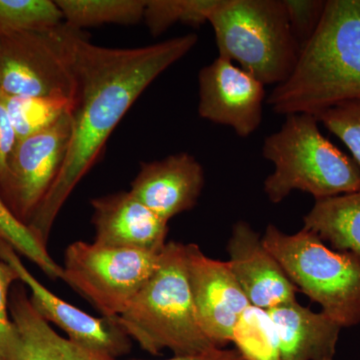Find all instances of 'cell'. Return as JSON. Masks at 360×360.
I'll return each mask as SVG.
<instances>
[{
  "instance_id": "603a6c76",
  "label": "cell",
  "mask_w": 360,
  "mask_h": 360,
  "mask_svg": "<svg viewBox=\"0 0 360 360\" xmlns=\"http://www.w3.org/2000/svg\"><path fill=\"white\" fill-rule=\"evenodd\" d=\"M0 239L37 265L51 279H63V267L54 262L34 232L14 217L0 198Z\"/></svg>"
},
{
  "instance_id": "ba28073f",
  "label": "cell",
  "mask_w": 360,
  "mask_h": 360,
  "mask_svg": "<svg viewBox=\"0 0 360 360\" xmlns=\"http://www.w3.org/2000/svg\"><path fill=\"white\" fill-rule=\"evenodd\" d=\"M160 253L75 241L65 250L63 281L115 319L155 274Z\"/></svg>"
},
{
  "instance_id": "277c9868",
  "label": "cell",
  "mask_w": 360,
  "mask_h": 360,
  "mask_svg": "<svg viewBox=\"0 0 360 360\" xmlns=\"http://www.w3.org/2000/svg\"><path fill=\"white\" fill-rule=\"evenodd\" d=\"M278 131L264 139L262 155L274 170L264 191L279 203L293 191L315 200L355 193L360 189V167L321 134L319 120L307 113L285 115Z\"/></svg>"
},
{
  "instance_id": "83f0119b",
  "label": "cell",
  "mask_w": 360,
  "mask_h": 360,
  "mask_svg": "<svg viewBox=\"0 0 360 360\" xmlns=\"http://www.w3.org/2000/svg\"><path fill=\"white\" fill-rule=\"evenodd\" d=\"M18 141L13 123L7 112L4 94L0 89V191L6 181L9 160Z\"/></svg>"
},
{
  "instance_id": "484cf974",
  "label": "cell",
  "mask_w": 360,
  "mask_h": 360,
  "mask_svg": "<svg viewBox=\"0 0 360 360\" xmlns=\"http://www.w3.org/2000/svg\"><path fill=\"white\" fill-rule=\"evenodd\" d=\"M18 281L15 271L0 259V355L4 360H20L21 342L9 314V293Z\"/></svg>"
},
{
  "instance_id": "44dd1931",
  "label": "cell",
  "mask_w": 360,
  "mask_h": 360,
  "mask_svg": "<svg viewBox=\"0 0 360 360\" xmlns=\"http://www.w3.org/2000/svg\"><path fill=\"white\" fill-rule=\"evenodd\" d=\"M236 349L246 360H281L278 335L267 310L250 305L232 333Z\"/></svg>"
},
{
  "instance_id": "cb8c5ba5",
  "label": "cell",
  "mask_w": 360,
  "mask_h": 360,
  "mask_svg": "<svg viewBox=\"0 0 360 360\" xmlns=\"http://www.w3.org/2000/svg\"><path fill=\"white\" fill-rule=\"evenodd\" d=\"M219 0H146L143 21L151 34L160 35L177 22L200 26Z\"/></svg>"
},
{
  "instance_id": "52a82bcc",
  "label": "cell",
  "mask_w": 360,
  "mask_h": 360,
  "mask_svg": "<svg viewBox=\"0 0 360 360\" xmlns=\"http://www.w3.org/2000/svg\"><path fill=\"white\" fill-rule=\"evenodd\" d=\"M85 33L66 25L0 35V89L8 96H52L75 103V56Z\"/></svg>"
},
{
  "instance_id": "9c48e42d",
  "label": "cell",
  "mask_w": 360,
  "mask_h": 360,
  "mask_svg": "<svg viewBox=\"0 0 360 360\" xmlns=\"http://www.w3.org/2000/svg\"><path fill=\"white\" fill-rule=\"evenodd\" d=\"M70 137L68 113L49 129L16 143L0 198L22 224H28L58 177Z\"/></svg>"
},
{
  "instance_id": "6da1fadb",
  "label": "cell",
  "mask_w": 360,
  "mask_h": 360,
  "mask_svg": "<svg viewBox=\"0 0 360 360\" xmlns=\"http://www.w3.org/2000/svg\"><path fill=\"white\" fill-rule=\"evenodd\" d=\"M198 41L194 33L137 49L98 46L86 34L79 40L70 146L58 177L27 224L44 245L61 208L98 160L123 116L144 90Z\"/></svg>"
},
{
  "instance_id": "5bb4252c",
  "label": "cell",
  "mask_w": 360,
  "mask_h": 360,
  "mask_svg": "<svg viewBox=\"0 0 360 360\" xmlns=\"http://www.w3.org/2000/svg\"><path fill=\"white\" fill-rule=\"evenodd\" d=\"M205 186V172L194 156L176 153L161 160L142 162L130 193L142 205L168 222L193 210Z\"/></svg>"
},
{
  "instance_id": "ffe728a7",
  "label": "cell",
  "mask_w": 360,
  "mask_h": 360,
  "mask_svg": "<svg viewBox=\"0 0 360 360\" xmlns=\"http://www.w3.org/2000/svg\"><path fill=\"white\" fill-rule=\"evenodd\" d=\"M7 112L18 141L49 129L63 115L71 113L75 103L52 96H8L4 94Z\"/></svg>"
},
{
  "instance_id": "7402d4cb",
  "label": "cell",
  "mask_w": 360,
  "mask_h": 360,
  "mask_svg": "<svg viewBox=\"0 0 360 360\" xmlns=\"http://www.w3.org/2000/svg\"><path fill=\"white\" fill-rule=\"evenodd\" d=\"M63 22L56 1L0 0V35L49 30Z\"/></svg>"
},
{
  "instance_id": "ac0fdd59",
  "label": "cell",
  "mask_w": 360,
  "mask_h": 360,
  "mask_svg": "<svg viewBox=\"0 0 360 360\" xmlns=\"http://www.w3.org/2000/svg\"><path fill=\"white\" fill-rule=\"evenodd\" d=\"M303 229L328 241L335 250L360 257V189L315 200L314 207L303 217Z\"/></svg>"
},
{
  "instance_id": "30bf717a",
  "label": "cell",
  "mask_w": 360,
  "mask_h": 360,
  "mask_svg": "<svg viewBox=\"0 0 360 360\" xmlns=\"http://www.w3.org/2000/svg\"><path fill=\"white\" fill-rule=\"evenodd\" d=\"M186 250L196 319L206 336L224 347L231 342L233 329L250 303L229 262L206 257L194 243L186 245Z\"/></svg>"
},
{
  "instance_id": "4dcf8cb0",
  "label": "cell",
  "mask_w": 360,
  "mask_h": 360,
  "mask_svg": "<svg viewBox=\"0 0 360 360\" xmlns=\"http://www.w3.org/2000/svg\"><path fill=\"white\" fill-rule=\"evenodd\" d=\"M326 360H333V359H326Z\"/></svg>"
},
{
  "instance_id": "2e32d148",
  "label": "cell",
  "mask_w": 360,
  "mask_h": 360,
  "mask_svg": "<svg viewBox=\"0 0 360 360\" xmlns=\"http://www.w3.org/2000/svg\"><path fill=\"white\" fill-rule=\"evenodd\" d=\"M278 335L281 360L333 359L341 330L323 312H314L297 300L267 309Z\"/></svg>"
},
{
  "instance_id": "d4e9b609",
  "label": "cell",
  "mask_w": 360,
  "mask_h": 360,
  "mask_svg": "<svg viewBox=\"0 0 360 360\" xmlns=\"http://www.w3.org/2000/svg\"><path fill=\"white\" fill-rule=\"evenodd\" d=\"M315 117L345 144L360 167V99L338 104Z\"/></svg>"
},
{
  "instance_id": "e0dca14e",
  "label": "cell",
  "mask_w": 360,
  "mask_h": 360,
  "mask_svg": "<svg viewBox=\"0 0 360 360\" xmlns=\"http://www.w3.org/2000/svg\"><path fill=\"white\" fill-rule=\"evenodd\" d=\"M8 307L20 335V360H120L56 333L33 307L23 283L13 284Z\"/></svg>"
},
{
  "instance_id": "3957f363",
  "label": "cell",
  "mask_w": 360,
  "mask_h": 360,
  "mask_svg": "<svg viewBox=\"0 0 360 360\" xmlns=\"http://www.w3.org/2000/svg\"><path fill=\"white\" fill-rule=\"evenodd\" d=\"M115 321L149 354L165 349L174 355L193 354L219 347L196 319L184 243H167L155 274Z\"/></svg>"
},
{
  "instance_id": "8992f818",
  "label": "cell",
  "mask_w": 360,
  "mask_h": 360,
  "mask_svg": "<svg viewBox=\"0 0 360 360\" xmlns=\"http://www.w3.org/2000/svg\"><path fill=\"white\" fill-rule=\"evenodd\" d=\"M297 290L341 328L360 323V257L333 250L314 232L286 234L269 224L262 238Z\"/></svg>"
},
{
  "instance_id": "9a60e30c",
  "label": "cell",
  "mask_w": 360,
  "mask_h": 360,
  "mask_svg": "<svg viewBox=\"0 0 360 360\" xmlns=\"http://www.w3.org/2000/svg\"><path fill=\"white\" fill-rule=\"evenodd\" d=\"M94 243L160 253L167 245L168 222L151 212L130 191L91 200Z\"/></svg>"
},
{
  "instance_id": "f546056e",
  "label": "cell",
  "mask_w": 360,
  "mask_h": 360,
  "mask_svg": "<svg viewBox=\"0 0 360 360\" xmlns=\"http://www.w3.org/2000/svg\"><path fill=\"white\" fill-rule=\"evenodd\" d=\"M0 360H4V359H2L1 355H0Z\"/></svg>"
},
{
  "instance_id": "7a4b0ae2",
  "label": "cell",
  "mask_w": 360,
  "mask_h": 360,
  "mask_svg": "<svg viewBox=\"0 0 360 360\" xmlns=\"http://www.w3.org/2000/svg\"><path fill=\"white\" fill-rule=\"evenodd\" d=\"M360 99V0H328L295 70L266 103L278 115L316 116Z\"/></svg>"
},
{
  "instance_id": "7c38bea8",
  "label": "cell",
  "mask_w": 360,
  "mask_h": 360,
  "mask_svg": "<svg viewBox=\"0 0 360 360\" xmlns=\"http://www.w3.org/2000/svg\"><path fill=\"white\" fill-rule=\"evenodd\" d=\"M0 259L15 271L18 281L30 290V300L39 314L56 324L66 338L78 345L120 359L131 349V340L115 319L92 316L51 292L21 262L20 255L0 239Z\"/></svg>"
},
{
  "instance_id": "5b68a950",
  "label": "cell",
  "mask_w": 360,
  "mask_h": 360,
  "mask_svg": "<svg viewBox=\"0 0 360 360\" xmlns=\"http://www.w3.org/2000/svg\"><path fill=\"white\" fill-rule=\"evenodd\" d=\"M208 22L219 58L238 63L262 84L276 86L295 70L300 49L283 0H219Z\"/></svg>"
},
{
  "instance_id": "4316f807",
  "label": "cell",
  "mask_w": 360,
  "mask_h": 360,
  "mask_svg": "<svg viewBox=\"0 0 360 360\" xmlns=\"http://www.w3.org/2000/svg\"><path fill=\"white\" fill-rule=\"evenodd\" d=\"M293 37L302 47L311 39L323 14V0H283Z\"/></svg>"
},
{
  "instance_id": "f1b7e54d",
  "label": "cell",
  "mask_w": 360,
  "mask_h": 360,
  "mask_svg": "<svg viewBox=\"0 0 360 360\" xmlns=\"http://www.w3.org/2000/svg\"><path fill=\"white\" fill-rule=\"evenodd\" d=\"M161 360H246L238 349H224V347L212 348L198 354L174 355L172 359Z\"/></svg>"
},
{
  "instance_id": "d6986e66",
  "label": "cell",
  "mask_w": 360,
  "mask_h": 360,
  "mask_svg": "<svg viewBox=\"0 0 360 360\" xmlns=\"http://www.w3.org/2000/svg\"><path fill=\"white\" fill-rule=\"evenodd\" d=\"M63 21L82 30L103 25H130L143 20L146 0H56Z\"/></svg>"
},
{
  "instance_id": "4fadbf2b",
  "label": "cell",
  "mask_w": 360,
  "mask_h": 360,
  "mask_svg": "<svg viewBox=\"0 0 360 360\" xmlns=\"http://www.w3.org/2000/svg\"><path fill=\"white\" fill-rule=\"evenodd\" d=\"M227 250V262L250 305L267 310L296 300L297 288L248 222L233 225Z\"/></svg>"
},
{
  "instance_id": "8fae6325",
  "label": "cell",
  "mask_w": 360,
  "mask_h": 360,
  "mask_svg": "<svg viewBox=\"0 0 360 360\" xmlns=\"http://www.w3.org/2000/svg\"><path fill=\"white\" fill-rule=\"evenodd\" d=\"M198 96L203 120L231 127L240 137L260 127L264 84L231 61L219 56L200 71Z\"/></svg>"
}]
</instances>
